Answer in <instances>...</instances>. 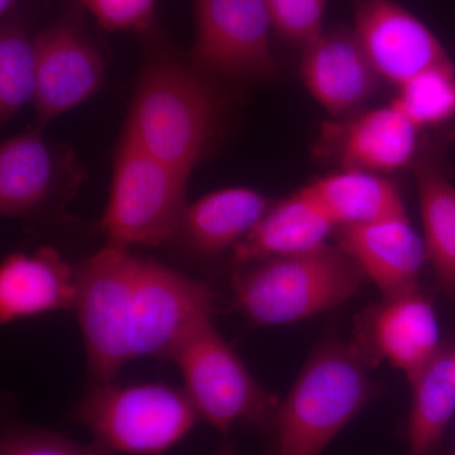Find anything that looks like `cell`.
<instances>
[{"label": "cell", "instance_id": "6da1fadb", "mask_svg": "<svg viewBox=\"0 0 455 455\" xmlns=\"http://www.w3.org/2000/svg\"><path fill=\"white\" fill-rule=\"evenodd\" d=\"M83 309L90 331L114 355L130 362L167 359L188 326L212 314L214 292L124 245L109 244L89 269Z\"/></svg>", "mask_w": 455, "mask_h": 455}, {"label": "cell", "instance_id": "7a4b0ae2", "mask_svg": "<svg viewBox=\"0 0 455 455\" xmlns=\"http://www.w3.org/2000/svg\"><path fill=\"white\" fill-rule=\"evenodd\" d=\"M233 280L235 301L252 324L283 325L349 300L364 275L338 245L248 263Z\"/></svg>", "mask_w": 455, "mask_h": 455}, {"label": "cell", "instance_id": "3957f363", "mask_svg": "<svg viewBox=\"0 0 455 455\" xmlns=\"http://www.w3.org/2000/svg\"><path fill=\"white\" fill-rule=\"evenodd\" d=\"M74 420L101 455H163L202 421L184 388L164 383L92 385Z\"/></svg>", "mask_w": 455, "mask_h": 455}, {"label": "cell", "instance_id": "277c9868", "mask_svg": "<svg viewBox=\"0 0 455 455\" xmlns=\"http://www.w3.org/2000/svg\"><path fill=\"white\" fill-rule=\"evenodd\" d=\"M370 382L350 350L328 346L314 355L278 405L276 455H320L363 409Z\"/></svg>", "mask_w": 455, "mask_h": 455}, {"label": "cell", "instance_id": "5b68a950", "mask_svg": "<svg viewBox=\"0 0 455 455\" xmlns=\"http://www.w3.org/2000/svg\"><path fill=\"white\" fill-rule=\"evenodd\" d=\"M214 101L182 66L156 62L140 75L124 137L190 175L211 136Z\"/></svg>", "mask_w": 455, "mask_h": 455}, {"label": "cell", "instance_id": "8992f818", "mask_svg": "<svg viewBox=\"0 0 455 455\" xmlns=\"http://www.w3.org/2000/svg\"><path fill=\"white\" fill-rule=\"evenodd\" d=\"M200 419L221 434L239 425H272L277 403L204 314L188 326L169 357Z\"/></svg>", "mask_w": 455, "mask_h": 455}, {"label": "cell", "instance_id": "52a82bcc", "mask_svg": "<svg viewBox=\"0 0 455 455\" xmlns=\"http://www.w3.org/2000/svg\"><path fill=\"white\" fill-rule=\"evenodd\" d=\"M188 173L123 139L101 227L109 243L158 245L181 224Z\"/></svg>", "mask_w": 455, "mask_h": 455}, {"label": "cell", "instance_id": "ba28073f", "mask_svg": "<svg viewBox=\"0 0 455 455\" xmlns=\"http://www.w3.org/2000/svg\"><path fill=\"white\" fill-rule=\"evenodd\" d=\"M196 66L232 79L268 76L276 68L265 0H194Z\"/></svg>", "mask_w": 455, "mask_h": 455}, {"label": "cell", "instance_id": "9c48e42d", "mask_svg": "<svg viewBox=\"0 0 455 455\" xmlns=\"http://www.w3.org/2000/svg\"><path fill=\"white\" fill-rule=\"evenodd\" d=\"M353 32L379 76L397 86L430 68L453 65L427 26L392 0H359Z\"/></svg>", "mask_w": 455, "mask_h": 455}, {"label": "cell", "instance_id": "30bf717a", "mask_svg": "<svg viewBox=\"0 0 455 455\" xmlns=\"http://www.w3.org/2000/svg\"><path fill=\"white\" fill-rule=\"evenodd\" d=\"M35 103L38 119L49 122L92 97L103 82L98 51L76 27L57 25L37 36Z\"/></svg>", "mask_w": 455, "mask_h": 455}, {"label": "cell", "instance_id": "8fae6325", "mask_svg": "<svg viewBox=\"0 0 455 455\" xmlns=\"http://www.w3.org/2000/svg\"><path fill=\"white\" fill-rule=\"evenodd\" d=\"M339 247L386 299L416 292L427 253L425 242L406 214L364 226L340 228Z\"/></svg>", "mask_w": 455, "mask_h": 455}, {"label": "cell", "instance_id": "7c38bea8", "mask_svg": "<svg viewBox=\"0 0 455 455\" xmlns=\"http://www.w3.org/2000/svg\"><path fill=\"white\" fill-rule=\"evenodd\" d=\"M301 77L307 89L333 116L357 109L381 77L362 49L355 32H324L305 47Z\"/></svg>", "mask_w": 455, "mask_h": 455}, {"label": "cell", "instance_id": "4fadbf2b", "mask_svg": "<svg viewBox=\"0 0 455 455\" xmlns=\"http://www.w3.org/2000/svg\"><path fill=\"white\" fill-rule=\"evenodd\" d=\"M77 298V272L51 247L32 253H13L0 267L2 324L71 310Z\"/></svg>", "mask_w": 455, "mask_h": 455}, {"label": "cell", "instance_id": "5bb4252c", "mask_svg": "<svg viewBox=\"0 0 455 455\" xmlns=\"http://www.w3.org/2000/svg\"><path fill=\"white\" fill-rule=\"evenodd\" d=\"M337 228L301 188L272 205L252 232L233 248L236 263L248 265L274 257L310 252L326 244Z\"/></svg>", "mask_w": 455, "mask_h": 455}, {"label": "cell", "instance_id": "9a60e30c", "mask_svg": "<svg viewBox=\"0 0 455 455\" xmlns=\"http://www.w3.org/2000/svg\"><path fill=\"white\" fill-rule=\"evenodd\" d=\"M271 206L252 188H221L187 205L180 228L199 252L217 254L250 235Z\"/></svg>", "mask_w": 455, "mask_h": 455}, {"label": "cell", "instance_id": "2e32d148", "mask_svg": "<svg viewBox=\"0 0 455 455\" xmlns=\"http://www.w3.org/2000/svg\"><path fill=\"white\" fill-rule=\"evenodd\" d=\"M418 131L392 103L362 114L344 130L340 147L344 169L377 175L403 169L414 157Z\"/></svg>", "mask_w": 455, "mask_h": 455}, {"label": "cell", "instance_id": "e0dca14e", "mask_svg": "<svg viewBox=\"0 0 455 455\" xmlns=\"http://www.w3.org/2000/svg\"><path fill=\"white\" fill-rule=\"evenodd\" d=\"M304 191L340 228L406 214L396 187L366 171L344 169L311 182Z\"/></svg>", "mask_w": 455, "mask_h": 455}, {"label": "cell", "instance_id": "ac0fdd59", "mask_svg": "<svg viewBox=\"0 0 455 455\" xmlns=\"http://www.w3.org/2000/svg\"><path fill=\"white\" fill-rule=\"evenodd\" d=\"M386 300L374 316V343L383 357L410 376L439 352L438 319L418 292Z\"/></svg>", "mask_w": 455, "mask_h": 455}, {"label": "cell", "instance_id": "d6986e66", "mask_svg": "<svg viewBox=\"0 0 455 455\" xmlns=\"http://www.w3.org/2000/svg\"><path fill=\"white\" fill-rule=\"evenodd\" d=\"M55 163L38 132L5 140L0 148V211L26 218L40 211L55 182Z\"/></svg>", "mask_w": 455, "mask_h": 455}, {"label": "cell", "instance_id": "ffe728a7", "mask_svg": "<svg viewBox=\"0 0 455 455\" xmlns=\"http://www.w3.org/2000/svg\"><path fill=\"white\" fill-rule=\"evenodd\" d=\"M409 377L412 382L407 427L410 455H433L455 414L454 353L440 349Z\"/></svg>", "mask_w": 455, "mask_h": 455}, {"label": "cell", "instance_id": "44dd1931", "mask_svg": "<svg viewBox=\"0 0 455 455\" xmlns=\"http://www.w3.org/2000/svg\"><path fill=\"white\" fill-rule=\"evenodd\" d=\"M424 242L440 286L455 298V187L431 164L415 170Z\"/></svg>", "mask_w": 455, "mask_h": 455}, {"label": "cell", "instance_id": "7402d4cb", "mask_svg": "<svg viewBox=\"0 0 455 455\" xmlns=\"http://www.w3.org/2000/svg\"><path fill=\"white\" fill-rule=\"evenodd\" d=\"M36 51L22 26L8 22L0 32V118L8 122L35 98Z\"/></svg>", "mask_w": 455, "mask_h": 455}, {"label": "cell", "instance_id": "603a6c76", "mask_svg": "<svg viewBox=\"0 0 455 455\" xmlns=\"http://www.w3.org/2000/svg\"><path fill=\"white\" fill-rule=\"evenodd\" d=\"M398 88L400 92L392 104L419 130L447 122L455 116L453 65L430 68Z\"/></svg>", "mask_w": 455, "mask_h": 455}, {"label": "cell", "instance_id": "cb8c5ba5", "mask_svg": "<svg viewBox=\"0 0 455 455\" xmlns=\"http://www.w3.org/2000/svg\"><path fill=\"white\" fill-rule=\"evenodd\" d=\"M274 31L305 47L324 33L326 0H265Z\"/></svg>", "mask_w": 455, "mask_h": 455}, {"label": "cell", "instance_id": "d4e9b609", "mask_svg": "<svg viewBox=\"0 0 455 455\" xmlns=\"http://www.w3.org/2000/svg\"><path fill=\"white\" fill-rule=\"evenodd\" d=\"M0 455H101L94 445L42 427L25 424L7 425L0 440Z\"/></svg>", "mask_w": 455, "mask_h": 455}, {"label": "cell", "instance_id": "484cf974", "mask_svg": "<svg viewBox=\"0 0 455 455\" xmlns=\"http://www.w3.org/2000/svg\"><path fill=\"white\" fill-rule=\"evenodd\" d=\"M108 31L145 28L151 20L156 0H80Z\"/></svg>", "mask_w": 455, "mask_h": 455}, {"label": "cell", "instance_id": "4316f807", "mask_svg": "<svg viewBox=\"0 0 455 455\" xmlns=\"http://www.w3.org/2000/svg\"><path fill=\"white\" fill-rule=\"evenodd\" d=\"M211 455H233V447L230 444H224L215 449Z\"/></svg>", "mask_w": 455, "mask_h": 455}, {"label": "cell", "instance_id": "83f0119b", "mask_svg": "<svg viewBox=\"0 0 455 455\" xmlns=\"http://www.w3.org/2000/svg\"><path fill=\"white\" fill-rule=\"evenodd\" d=\"M14 0H0V13L2 16L7 14L11 8L13 7Z\"/></svg>", "mask_w": 455, "mask_h": 455}, {"label": "cell", "instance_id": "f1b7e54d", "mask_svg": "<svg viewBox=\"0 0 455 455\" xmlns=\"http://www.w3.org/2000/svg\"><path fill=\"white\" fill-rule=\"evenodd\" d=\"M454 370H455V355H454Z\"/></svg>", "mask_w": 455, "mask_h": 455}]
</instances>
